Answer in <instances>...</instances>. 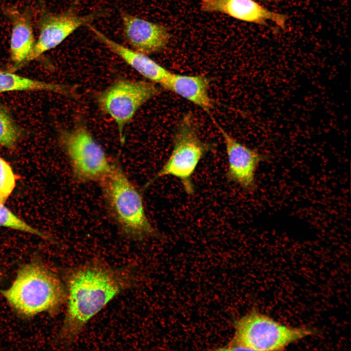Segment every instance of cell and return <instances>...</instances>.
<instances>
[{"label":"cell","mask_w":351,"mask_h":351,"mask_svg":"<svg viewBox=\"0 0 351 351\" xmlns=\"http://www.w3.org/2000/svg\"><path fill=\"white\" fill-rule=\"evenodd\" d=\"M17 178L10 164L0 156V201L7 200L13 192Z\"/></svg>","instance_id":"e0dca14e"},{"label":"cell","mask_w":351,"mask_h":351,"mask_svg":"<svg viewBox=\"0 0 351 351\" xmlns=\"http://www.w3.org/2000/svg\"><path fill=\"white\" fill-rule=\"evenodd\" d=\"M123 33L132 49L146 55L156 53L167 46L171 39L162 24L120 11Z\"/></svg>","instance_id":"30bf717a"},{"label":"cell","mask_w":351,"mask_h":351,"mask_svg":"<svg viewBox=\"0 0 351 351\" xmlns=\"http://www.w3.org/2000/svg\"><path fill=\"white\" fill-rule=\"evenodd\" d=\"M66 85L48 83L20 76L12 72L0 71V93L20 91H45L59 94L70 93Z\"/></svg>","instance_id":"5bb4252c"},{"label":"cell","mask_w":351,"mask_h":351,"mask_svg":"<svg viewBox=\"0 0 351 351\" xmlns=\"http://www.w3.org/2000/svg\"><path fill=\"white\" fill-rule=\"evenodd\" d=\"M199 6L204 12L220 13L260 25L270 20L284 28L287 20L284 14L272 11L254 0H200Z\"/></svg>","instance_id":"8fae6325"},{"label":"cell","mask_w":351,"mask_h":351,"mask_svg":"<svg viewBox=\"0 0 351 351\" xmlns=\"http://www.w3.org/2000/svg\"><path fill=\"white\" fill-rule=\"evenodd\" d=\"M195 121L192 114L183 115L176 130L169 157L154 176L146 183L144 188L159 178L171 176L180 181L186 194H194L193 176L201 160L212 148L210 144L200 137Z\"/></svg>","instance_id":"277c9868"},{"label":"cell","mask_w":351,"mask_h":351,"mask_svg":"<svg viewBox=\"0 0 351 351\" xmlns=\"http://www.w3.org/2000/svg\"><path fill=\"white\" fill-rule=\"evenodd\" d=\"M224 142L228 159L226 176L247 191L256 188L255 174L264 156L238 141L213 120Z\"/></svg>","instance_id":"9c48e42d"},{"label":"cell","mask_w":351,"mask_h":351,"mask_svg":"<svg viewBox=\"0 0 351 351\" xmlns=\"http://www.w3.org/2000/svg\"><path fill=\"white\" fill-rule=\"evenodd\" d=\"M0 227L10 228L28 233L49 240L50 238L46 234L29 225L25 221L17 216L0 201Z\"/></svg>","instance_id":"2e32d148"},{"label":"cell","mask_w":351,"mask_h":351,"mask_svg":"<svg viewBox=\"0 0 351 351\" xmlns=\"http://www.w3.org/2000/svg\"><path fill=\"white\" fill-rule=\"evenodd\" d=\"M311 334L304 328L288 327L257 313L250 312L235 323L234 339L225 351H277Z\"/></svg>","instance_id":"5b68a950"},{"label":"cell","mask_w":351,"mask_h":351,"mask_svg":"<svg viewBox=\"0 0 351 351\" xmlns=\"http://www.w3.org/2000/svg\"><path fill=\"white\" fill-rule=\"evenodd\" d=\"M136 275L129 267H114L93 259L66 272L67 310L59 339L65 345L78 338L87 322L120 292L132 287Z\"/></svg>","instance_id":"6da1fadb"},{"label":"cell","mask_w":351,"mask_h":351,"mask_svg":"<svg viewBox=\"0 0 351 351\" xmlns=\"http://www.w3.org/2000/svg\"><path fill=\"white\" fill-rule=\"evenodd\" d=\"M102 15V11L79 15L75 6L60 13L44 15L40 22L38 39L27 62L56 47L76 30L90 24Z\"/></svg>","instance_id":"ba28073f"},{"label":"cell","mask_w":351,"mask_h":351,"mask_svg":"<svg viewBox=\"0 0 351 351\" xmlns=\"http://www.w3.org/2000/svg\"><path fill=\"white\" fill-rule=\"evenodd\" d=\"M99 183L108 212L125 236L139 241L159 236L147 216L142 195L117 162Z\"/></svg>","instance_id":"3957f363"},{"label":"cell","mask_w":351,"mask_h":351,"mask_svg":"<svg viewBox=\"0 0 351 351\" xmlns=\"http://www.w3.org/2000/svg\"><path fill=\"white\" fill-rule=\"evenodd\" d=\"M22 132L6 107L0 102V145L9 149L14 148Z\"/></svg>","instance_id":"9a60e30c"},{"label":"cell","mask_w":351,"mask_h":351,"mask_svg":"<svg viewBox=\"0 0 351 351\" xmlns=\"http://www.w3.org/2000/svg\"><path fill=\"white\" fill-rule=\"evenodd\" d=\"M160 92L158 85L149 80L119 78L98 94L97 102L114 120L123 142L125 129L136 112Z\"/></svg>","instance_id":"52a82bcc"},{"label":"cell","mask_w":351,"mask_h":351,"mask_svg":"<svg viewBox=\"0 0 351 351\" xmlns=\"http://www.w3.org/2000/svg\"><path fill=\"white\" fill-rule=\"evenodd\" d=\"M0 293L12 308L26 316L57 312L67 299L65 285L39 261L22 266L11 285L0 290Z\"/></svg>","instance_id":"7a4b0ae2"},{"label":"cell","mask_w":351,"mask_h":351,"mask_svg":"<svg viewBox=\"0 0 351 351\" xmlns=\"http://www.w3.org/2000/svg\"><path fill=\"white\" fill-rule=\"evenodd\" d=\"M161 87L184 98L210 114L214 102L209 94L210 80L203 75H186L170 72Z\"/></svg>","instance_id":"7c38bea8"},{"label":"cell","mask_w":351,"mask_h":351,"mask_svg":"<svg viewBox=\"0 0 351 351\" xmlns=\"http://www.w3.org/2000/svg\"><path fill=\"white\" fill-rule=\"evenodd\" d=\"M59 142L78 182H99L110 171L113 162L83 124L61 131Z\"/></svg>","instance_id":"8992f818"},{"label":"cell","mask_w":351,"mask_h":351,"mask_svg":"<svg viewBox=\"0 0 351 351\" xmlns=\"http://www.w3.org/2000/svg\"><path fill=\"white\" fill-rule=\"evenodd\" d=\"M7 13L12 23L11 60L16 64L26 62L36 43L31 21L26 14L16 9H9Z\"/></svg>","instance_id":"4fadbf2b"}]
</instances>
